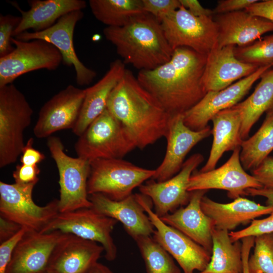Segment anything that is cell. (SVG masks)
<instances>
[{
    "instance_id": "obj_1",
    "label": "cell",
    "mask_w": 273,
    "mask_h": 273,
    "mask_svg": "<svg viewBox=\"0 0 273 273\" xmlns=\"http://www.w3.org/2000/svg\"><path fill=\"white\" fill-rule=\"evenodd\" d=\"M206 59L190 48H178L168 61L139 71L136 78L170 115L184 114L207 93L202 82Z\"/></svg>"
},
{
    "instance_id": "obj_2",
    "label": "cell",
    "mask_w": 273,
    "mask_h": 273,
    "mask_svg": "<svg viewBox=\"0 0 273 273\" xmlns=\"http://www.w3.org/2000/svg\"><path fill=\"white\" fill-rule=\"evenodd\" d=\"M107 109L136 148L143 149L166 135L171 115L129 70L112 92Z\"/></svg>"
},
{
    "instance_id": "obj_3",
    "label": "cell",
    "mask_w": 273,
    "mask_h": 273,
    "mask_svg": "<svg viewBox=\"0 0 273 273\" xmlns=\"http://www.w3.org/2000/svg\"><path fill=\"white\" fill-rule=\"evenodd\" d=\"M103 34L115 47L123 63L140 71L152 70L164 64L173 52L161 23L148 13L122 26L106 27Z\"/></svg>"
},
{
    "instance_id": "obj_4",
    "label": "cell",
    "mask_w": 273,
    "mask_h": 273,
    "mask_svg": "<svg viewBox=\"0 0 273 273\" xmlns=\"http://www.w3.org/2000/svg\"><path fill=\"white\" fill-rule=\"evenodd\" d=\"M33 110L24 94L13 83L0 86V167L15 162L25 146L24 132Z\"/></svg>"
},
{
    "instance_id": "obj_5",
    "label": "cell",
    "mask_w": 273,
    "mask_h": 273,
    "mask_svg": "<svg viewBox=\"0 0 273 273\" xmlns=\"http://www.w3.org/2000/svg\"><path fill=\"white\" fill-rule=\"evenodd\" d=\"M155 172V169L141 167L122 159L94 160L90 162L88 194H102L113 200L120 201L152 178Z\"/></svg>"
},
{
    "instance_id": "obj_6",
    "label": "cell",
    "mask_w": 273,
    "mask_h": 273,
    "mask_svg": "<svg viewBox=\"0 0 273 273\" xmlns=\"http://www.w3.org/2000/svg\"><path fill=\"white\" fill-rule=\"evenodd\" d=\"M47 144L58 170L59 212L90 208L92 204L87 192L90 161L80 157L74 158L66 154L59 137L49 136Z\"/></svg>"
},
{
    "instance_id": "obj_7",
    "label": "cell",
    "mask_w": 273,
    "mask_h": 273,
    "mask_svg": "<svg viewBox=\"0 0 273 273\" xmlns=\"http://www.w3.org/2000/svg\"><path fill=\"white\" fill-rule=\"evenodd\" d=\"M77 157L90 162L99 159H122L136 148L119 121L106 108L78 136Z\"/></svg>"
},
{
    "instance_id": "obj_8",
    "label": "cell",
    "mask_w": 273,
    "mask_h": 273,
    "mask_svg": "<svg viewBox=\"0 0 273 273\" xmlns=\"http://www.w3.org/2000/svg\"><path fill=\"white\" fill-rule=\"evenodd\" d=\"M35 183L8 184L0 181V215L27 230L41 232L59 212L58 199L43 206L35 203Z\"/></svg>"
},
{
    "instance_id": "obj_9",
    "label": "cell",
    "mask_w": 273,
    "mask_h": 273,
    "mask_svg": "<svg viewBox=\"0 0 273 273\" xmlns=\"http://www.w3.org/2000/svg\"><path fill=\"white\" fill-rule=\"evenodd\" d=\"M161 23L173 50L186 47L207 55L217 46V27L213 16H195L180 6Z\"/></svg>"
},
{
    "instance_id": "obj_10",
    "label": "cell",
    "mask_w": 273,
    "mask_h": 273,
    "mask_svg": "<svg viewBox=\"0 0 273 273\" xmlns=\"http://www.w3.org/2000/svg\"><path fill=\"white\" fill-rule=\"evenodd\" d=\"M117 222L92 208H85L59 212L41 233L59 231L100 243L104 249L105 258L113 261L117 257V249L111 233Z\"/></svg>"
},
{
    "instance_id": "obj_11",
    "label": "cell",
    "mask_w": 273,
    "mask_h": 273,
    "mask_svg": "<svg viewBox=\"0 0 273 273\" xmlns=\"http://www.w3.org/2000/svg\"><path fill=\"white\" fill-rule=\"evenodd\" d=\"M138 199L155 228L153 238L173 258L183 273L203 271L211 259V253L185 234L164 222L152 210L149 197L136 193Z\"/></svg>"
},
{
    "instance_id": "obj_12",
    "label": "cell",
    "mask_w": 273,
    "mask_h": 273,
    "mask_svg": "<svg viewBox=\"0 0 273 273\" xmlns=\"http://www.w3.org/2000/svg\"><path fill=\"white\" fill-rule=\"evenodd\" d=\"M14 49L0 57V86L13 83L18 77L39 69L53 71L62 63L60 51L41 39L23 41L13 37Z\"/></svg>"
},
{
    "instance_id": "obj_13",
    "label": "cell",
    "mask_w": 273,
    "mask_h": 273,
    "mask_svg": "<svg viewBox=\"0 0 273 273\" xmlns=\"http://www.w3.org/2000/svg\"><path fill=\"white\" fill-rule=\"evenodd\" d=\"M83 15L82 10H76L62 16L48 29L39 32L25 31L14 37L23 41L41 39L52 44L61 53L62 63L74 67L77 84L80 86L88 85L96 77L97 73L79 60L73 43L76 25Z\"/></svg>"
},
{
    "instance_id": "obj_14",
    "label": "cell",
    "mask_w": 273,
    "mask_h": 273,
    "mask_svg": "<svg viewBox=\"0 0 273 273\" xmlns=\"http://www.w3.org/2000/svg\"><path fill=\"white\" fill-rule=\"evenodd\" d=\"M272 67L273 64L261 66L252 74L222 90L207 92L199 102L183 114L185 124L194 131L205 128L217 113L239 103L254 83Z\"/></svg>"
},
{
    "instance_id": "obj_15",
    "label": "cell",
    "mask_w": 273,
    "mask_h": 273,
    "mask_svg": "<svg viewBox=\"0 0 273 273\" xmlns=\"http://www.w3.org/2000/svg\"><path fill=\"white\" fill-rule=\"evenodd\" d=\"M67 234L26 230L17 244L6 273H44L54 254Z\"/></svg>"
},
{
    "instance_id": "obj_16",
    "label": "cell",
    "mask_w": 273,
    "mask_h": 273,
    "mask_svg": "<svg viewBox=\"0 0 273 273\" xmlns=\"http://www.w3.org/2000/svg\"><path fill=\"white\" fill-rule=\"evenodd\" d=\"M204 161L200 153H195L186 160L180 171L170 178L161 182L153 179L139 187L140 193L150 198L155 213L160 218L187 205L192 192L188 191L190 177Z\"/></svg>"
},
{
    "instance_id": "obj_17",
    "label": "cell",
    "mask_w": 273,
    "mask_h": 273,
    "mask_svg": "<svg viewBox=\"0 0 273 273\" xmlns=\"http://www.w3.org/2000/svg\"><path fill=\"white\" fill-rule=\"evenodd\" d=\"M240 151L241 147L235 149L228 161L217 168L203 172L195 170L190 177L188 191L192 192L197 190H223L228 191L230 198L235 199L246 195V191L249 188H263L242 167Z\"/></svg>"
},
{
    "instance_id": "obj_18",
    "label": "cell",
    "mask_w": 273,
    "mask_h": 273,
    "mask_svg": "<svg viewBox=\"0 0 273 273\" xmlns=\"http://www.w3.org/2000/svg\"><path fill=\"white\" fill-rule=\"evenodd\" d=\"M85 95V89L72 84L49 100L41 108L33 127L39 139L49 138L63 129H73L77 121Z\"/></svg>"
},
{
    "instance_id": "obj_19",
    "label": "cell",
    "mask_w": 273,
    "mask_h": 273,
    "mask_svg": "<svg viewBox=\"0 0 273 273\" xmlns=\"http://www.w3.org/2000/svg\"><path fill=\"white\" fill-rule=\"evenodd\" d=\"M211 134L212 129L209 125L201 130L194 131L185 124L183 114L171 116L165 136L166 153L161 163L155 169L152 179L161 182L178 173L191 149Z\"/></svg>"
},
{
    "instance_id": "obj_20",
    "label": "cell",
    "mask_w": 273,
    "mask_h": 273,
    "mask_svg": "<svg viewBox=\"0 0 273 273\" xmlns=\"http://www.w3.org/2000/svg\"><path fill=\"white\" fill-rule=\"evenodd\" d=\"M92 207L98 213L120 222L127 233L134 240L141 236H151L155 228L140 203L137 194L113 200L99 193L88 196Z\"/></svg>"
},
{
    "instance_id": "obj_21",
    "label": "cell",
    "mask_w": 273,
    "mask_h": 273,
    "mask_svg": "<svg viewBox=\"0 0 273 273\" xmlns=\"http://www.w3.org/2000/svg\"><path fill=\"white\" fill-rule=\"evenodd\" d=\"M218 30L217 47H243L273 31V22L245 10L215 15Z\"/></svg>"
},
{
    "instance_id": "obj_22",
    "label": "cell",
    "mask_w": 273,
    "mask_h": 273,
    "mask_svg": "<svg viewBox=\"0 0 273 273\" xmlns=\"http://www.w3.org/2000/svg\"><path fill=\"white\" fill-rule=\"evenodd\" d=\"M235 47L217 46L207 55L202 77L207 92L222 90L252 74L259 68L238 60L235 55Z\"/></svg>"
},
{
    "instance_id": "obj_23",
    "label": "cell",
    "mask_w": 273,
    "mask_h": 273,
    "mask_svg": "<svg viewBox=\"0 0 273 273\" xmlns=\"http://www.w3.org/2000/svg\"><path fill=\"white\" fill-rule=\"evenodd\" d=\"M207 190L192 192L189 203L161 217L166 224L177 229L211 254L213 220L201 207V201Z\"/></svg>"
},
{
    "instance_id": "obj_24",
    "label": "cell",
    "mask_w": 273,
    "mask_h": 273,
    "mask_svg": "<svg viewBox=\"0 0 273 273\" xmlns=\"http://www.w3.org/2000/svg\"><path fill=\"white\" fill-rule=\"evenodd\" d=\"M103 247L98 243L68 234L56 249L48 271L86 273L98 262Z\"/></svg>"
},
{
    "instance_id": "obj_25",
    "label": "cell",
    "mask_w": 273,
    "mask_h": 273,
    "mask_svg": "<svg viewBox=\"0 0 273 273\" xmlns=\"http://www.w3.org/2000/svg\"><path fill=\"white\" fill-rule=\"evenodd\" d=\"M126 69L119 59L110 63L105 75L95 84L85 88V95L77 121L72 129L79 136L107 108L109 98L123 76Z\"/></svg>"
},
{
    "instance_id": "obj_26",
    "label": "cell",
    "mask_w": 273,
    "mask_h": 273,
    "mask_svg": "<svg viewBox=\"0 0 273 273\" xmlns=\"http://www.w3.org/2000/svg\"><path fill=\"white\" fill-rule=\"evenodd\" d=\"M201 207L213 220L215 228L228 231L273 211V207L262 205L242 197L229 203H220L204 195L201 201Z\"/></svg>"
},
{
    "instance_id": "obj_27",
    "label": "cell",
    "mask_w": 273,
    "mask_h": 273,
    "mask_svg": "<svg viewBox=\"0 0 273 273\" xmlns=\"http://www.w3.org/2000/svg\"><path fill=\"white\" fill-rule=\"evenodd\" d=\"M30 9L22 10L16 2H11L21 13V21L13 33V37L28 31L39 32L54 25L64 15L86 7L83 0H29Z\"/></svg>"
},
{
    "instance_id": "obj_28",
    "label": "cell",
    "mask_w": 273,
    "mask_h": 273,
    "mask_svg": "<svg viewBox=\"0 0 273 273\" xmlns=\"http://www.w3.org/2000/svg\"><path fill=\"white\" fill-rule=\"evenodd\" d=\"M211 121L213 141L207 161L199 170L202 172L215 169L224 153L241 147L243 141L241 136V117L235 106L217 113Z\"/></svg>"
},
{
    "instance_id": "obj_29",
    "label": "cell",
    "mask_w": 273,
    "mask_h": 273,
    "mask_svg": "<svg viewBox=\"0 0 273 273\" xmlns=\"http://www.w3.org/2000/svg\"><path fill=\"white\" fill-rule=\"evenodd\" d=\"M234 106L240 115L241 136L244 141L249 138L252 127L261 115L273 110V67L261 75L250 96Z\"/></svg>"
},
{
    "instance_id": "obj_30",
    "label": "cell",
    "mask_w": 273,
    "mask_h": 273,
    "mask_svg": "<svg viewBox=\"0 0 273 273\" xmlns=\"http://www.w3.org/2000/svg\"><path fill=\"white\" fill-rule=\"evenodd\" d=\"M212 249L206 268L198 273H243L242 243L233 242L229 231L214 228Z\"/></svg>"
},
{
    "instance_id": "obj_31",
    "label": "cell",
    "mask_w": 273,
    "mask_h": 273,
    "mask_svg": "<svg viewBox=\"0 0 273 273\" xmlns=\"http://www.w3.org/2000/svg\"><path fill=\"white\" fill-rule=\"evenodd\" d=\"M90 10L107 27H120L146 13L142 0H89Z\"/></svg>"
},
{
    "instance_id": "obj_32",
    "label": "cell",
    "mask_w": 273,
    "mask_h": 273,
    "mask_svg": "<svg viewBox=\"0 0 273 273\" xmlns=\"http://www.w3.org/2000/svg\"><path fill=\"white\" fill-rule=\"evenodd\" d=\"M266 114L257 131L242 143L240 158L245 170L256 168L273 151V110Z\"/></svg>"
},
{
    "instance_id": "obj_33",
    "label": "cell",
    "mask_w": 273,
    "mask_h": 273,
    "mask_svg": "<svg viewBox=\"0 0 273 273\" xmlns=\"http://www.w3.org/2000/svg\"><path fill=\"white\" fill-rule=\"evenodd\" d=\"M134 241L147 273H181L172 256L151 236H141Z\"/></svg>"
},
{
    "instance_id": "obj_34",
    "label": "cell",
    "mask_w": 273,
    "mask_h": 273,
    "mask_svg": "<svg viewBox=\"0 0 273 273\" xmlns=\"http://www.w3.org/2000/svg\"><path fill=\"white\" fill-rule=\"evenodd\" d=\"M235 56L240 61L261 67L273 64V34L243 47H235Z\"/></svg>"
},
{
    "instance_id": "obj_35",
    "label": "cell",
    "mask_w": 273,
    "mask_h": 273,
    "mask_svg": "<svg viewBox=\"0 0 273 273\" xmlns=\"http://www.w3.org/2000/svg\"><path fill=\"white\" fill-rule=\"evenodd\" d=\"M253 247L248 260L250 273H273V233L255 236Z\"/></svg>"
},
{
    "instance_id": "obj_36",
    "label": "cell",
    "mask_w": 273,
    "mask_h": 273,
    "mask_svg": "<svg viewBox=\"0 0 273 273\" xmlns=\"http://www.w3.org/2000/svg\"><path fill=\"white\" fill-rule=\"evenodd\" d=\"M20 21L21 17L0 15V57L8 55L14 49L11 40Z\"/></svg>"
},
{
    "instance_id": "obj_37",
    "label": "cell",
    "mask_w": 273,
    "mask_h": 273,
    "mask_svg": "<svg viewBox=\"0 0 273 273\" xmlns=\"http://www.w3.org/2000/svg\"><path fill=\"white\" fill-rule=\"evenodd\" d=\"M268 217L260 219H254L250 225L238 231H231L229 235L233 242L243 238L273 233V211Z\"/></svg>"
},
{
    "instance_id": "obj_38",
    "label": "cell",
    "mask_w": 273,
    "mask_h": 273,
    "mask_svg": "<svg viewBox=\"0 0 273 273\" xmlns=\"http://www.w3.org/2000/svg\"><path fill=\"white\" fill-rule=\"evenodd\" d=\"M144 10L160 23L180 7L179 0H142Z\"/></svg>"
},
{
    "instance_id": "obj_39",
    "label": "cell",
    "mask_w": 273,
    "mask_h": 273,
    "mask_svg": "<svg viewBox=\"0 0 273 273\" xmlns=\"http://www.w3.org/2000/svg\"><path fill=\"white\" fill-rule=\"evenodd\" d=\"M26 230V228L22 227L13 237L0 243V273H6L14 249Z\"/></svg>"
},
{
    "instance_id": "obj_40",
    "label": "cell",
    "mask_w": 273,
    "mask_h": 273,
    "mask_svg": "<svg viewBox=\"0 0 273 273\" xmlns=\"http://www.w3.org/2000/svg\"><path fill=\"white\" fill-rule=\"evenodd\" d=\"M251 172L263 188L273 190V157L268 156Z\"/></svg>"
},
{
    "instance_id": "obj_41",
    "label": "cell",
    "mask_w": 273,
    "mask_h": 273,
    "mask_svg": "<svg viewBox=\"0 0 273 273\" xmlns=\"http://www.w3.org/2000/svg\"><path fill=\"white\" fill-rule=\"evenodd\" d=\"M40 169L38 165H26L21 164L16 166L13 172L15 183L18 184H37L39 181Z\"/></svg>"
},
{
    "instance_id": "obj_42",
    "label": "cell",
    "mask_w": 273,
    "mask_h": 273,
    "mask_svg": "<svg viewBox=\"0 0 273 273\" xmlns=\"http://www.w3.org/2000/svg\"><path fill=\"white\" fill-rule=\"evenodd\" d=\"M258 0H220L212 10L214 15L225 14L245 10Z\"/></svg>"
},
{
    "instance_id": "obj_43",
    "label": "cell",
    "mask_w": 273,
    "mask_h": 273,
    "mask_svg": "<svg viewBox=\"0 0 273 273\" xmlns=\"http://www.w3.org/2000/svg\"><path fill=\"white\" fill-rule=\"evenodd\" d=\"M33 139L30 138L25 145L21 154L20 162L26 165H37L45 159V155L33 147Z\"/></svg>"
},
{
    "instance_id": "obj_44",
    "label": "cell",
    "mask_w": 273,
    "mask_h": 273,
    "mask_svg": "<svg viewBox=\"0 0 273 273\" xmlns=\"http://www.w3.org/2000/svg\"><path fill=\"white\" fill-rule=\"evenodd\" d=\"M244 10L251 15L273 22V0L258 1Z\"/></svg>"
},
{
    "instance_id": "obj_45",
    "label": "cell",
    "mask_w": 273,
    "mask_h": 273,
    "mask_svg": "<svg viewBox=\"0 0 273 273\" xmlns=\"http://www.w3.org/2000/svg\"><path fill=\"white\" fill-rule=\"evenodd\" d=\"M22 228L18 223L0 216V243L13 237Z\"/></svg>"
},
{
    "instance_id": "obj_46",
    "label": "cell",
    "mask_w": 273,
    "mask_h": 273,
    "mask_svg": "<svg viewBox=\"0 0 273 273\" xmlns=\"http://www.w3.org/2000/svg\"><path fill=\"white\" fill-rule=\"evenodd\" d=\"M180 5L195 16H210L214 15L213 10L205 8L197 0H179Z\"/></svg>"
},
{
    "instance_id": "obj_47",
    "label": "cell",
    "mask_w": 273,
    "mask_h": 273,
    "mask_svg": "<svg viewBox=\"0 0 273 273\" xmlns=\"http://www.w3.org/2000/svg\"><path fill=\"white\" fill-rule=\"evenodd\" d=\"M255 237L250 236L243 238L242 240V259L243 262V273H250L248 260L250 251L254 244Z\"/></svg>"
},
{
    "instance_id": "obj_48",
    "label": "cell",
    "mask_w": 273,
    "mask_h": 273,
    "mask_svg": "<svg viewBox=\"0 0 273 273\" xmlns=\"http://www.w3.org/2000/svg\"><path fill=\"white\" fill-rule=\"evenodd\" d=\"M246 195L261 196L266 199V205L273 207V190L264 188L260 189L249 188L246 191Z\"/></svg>"
},
{
    "instance_id": "obj_49",
    "label": "cell",
    "mask_w": 273,
    "mask_h": 273,
    "mask_svg": "<svg viewBox=\"0 0 273 273\" xmlns=\"http://www.w3.org/2000/svg\"><path fill=\"white\" fill-rule=\"evenodd\" d=\"M86 273H114L106 265L97 262Z\"/></svg>"
},
{
    "instance_id": "obj_50",
    "label": "cell",
    "mask_w": 273,
    "mask_h": 273,
    "mask_svg": "<svg viewBox=\"0 0 273 273\" xmlns=\"http://www.w3.org/2000/svg\"><path fill=\"white\" fill-rule=\"evenodd\" d=\"M44 273H51V272H49V271H47V272H44Z\"/></svg>"
}]
</instances>
